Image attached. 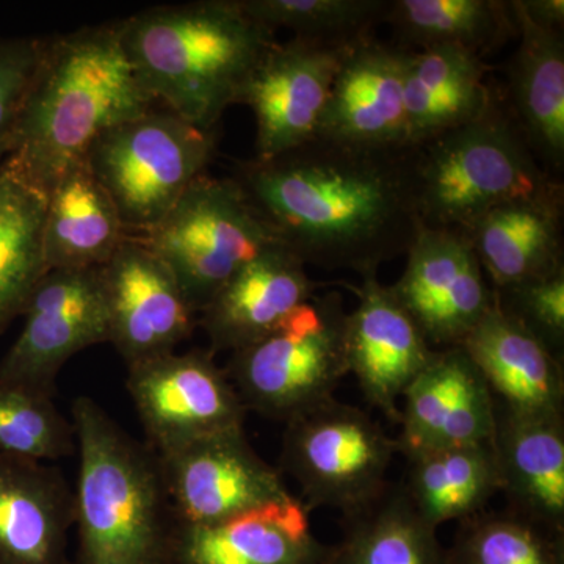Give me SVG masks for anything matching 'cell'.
<instances>
[{
    "label": "cell",
    "mask_w": 564,
    "mask_h": 564,
    "mask_svg": "<svg viewBox=\"0 0 564 564\" xmlns=\"http://www.w3.org/2000/svg\"><path fill=\"white\" fill-rule=\"evenodd\" d=\"M284 423L281 474L299 484V499L311 511L332 508L345 518L388 488L399 444L359 408L333 397Z\"/></svg>",
    "instance_id": "ba28073f"
},
{
    "label": "cell",
    "mask_w": 564,
    "mask_h": 564,
    "mask_svg": "<svg viewBox=\"0 0 564 564\" xmlns=\"http://www.w3.org/2000/svg\"><path fill=\"white\" fill-rule=\"evenodd\" d=\"M408 57L410 51L372 36L348 47L334 76L317 137L361 147L411 144L404 111Z\"/></svg>",
    "instance_id": "ac0fdd59"
},
{
    "label": "cell",
    "mask_w": 564,
    "mask_h": 564,
    "mask_svg": "<svg viewBox=\"0 0 564 564\" xmlns=\"http://www.w3.org/2000/svg\"><path fill=\"white\" fill-rule=\"evenodd\" d=\"M403 456L434 448L492 443L497 403L484 375L462 347L434 351L400 404Z\"/></svg>",
    "instance_id": "e0dca14e"
},
{
    "label": "cell",
    "mask_w": 564,
    "mask_h": 564,
    "mask_svg": "<svg viewBox=\"0 0 564 564\" xmlns=\"http://www.w3.org/2000/svg\"><path fill=\"white\" fill-rule=\"evenodd\" d=\"M76 432L54 395L0 381V454L57 462L76 454Z\"/></svg>",
    "instance_id": "836d02e7"
},
{
    "label": "cell",
    "mask_w": 564,
    "mask_h": 564,
    "mask_svg": "<svg viewBox=\"0 0 564 564\" xmlns=\"http://www.w3.org/2000/svg\"><path fill=\"white\" fill-rule=\"evenodd\" d=\"M484 58L456 47L410 52L404 70V111L411 144L433 139L480 117L494 90Z\"/></svg>",
    "instance_id": "484cf974"
},
{
    "label": "cell",
    "mask_w": 564,
    "mask_h": 564,
    "mask_svg": "<svg viewBox=\"0 0 564 564\" xmlns=\"http://www.w3.org/2000/svg\"><path fill=\"white\" fill-rule=\"evenodd\" d=\"M404 459V492L423 521L434 529L481 513L500 492L492 443L434 448Z\"/></svg>",
    "instance_id": "83f0119b"
},
{
    "label": "cell",
    "mask_w": 564,
    "mask_h": 564,
    "mask_svg": "<svg viewBox=\"0 0 564 564\" xmlns=\"http://www.w3.org/2000/svg\"><path fill=\"white\" fill-rule=\"evenodd\" d=\"M397 302L434 350L459 347L496 304V296L466 234L423 228L406 252Z\"/></svg>",
    "instance_id": "4fadbf2b"
},
{
    "label": "cell",
    "mask_w": 564,
    "mask_h": 564,
    "mask_svg": "<svg viewBox=\"0 0 564 564\" xmlns=\"http://www.w3.org/2000/svg\"><path fill=\"white\" fill-rule=\"evenodd\" d=\"M282 247L304 265L377 274L423 228L415 144L361 147L315 137L234 176Z\"/></svg>",
    "instance_id": "6da1fadb"
},
{
    "label": "cell",
    "mask_w": 564,
    "mask_h": 564,
    "mask_svg": "<svg viewBox=\"0 0 564 564\" xmlns=\"http://www.w3.org/2000/svg\"><path fill=\"white\" fill-rule=\"evenodd\" d=\"M79 454L73 564H177L181 522L161 459L90 397L73 403Z\"/></svg>",
    "instance_id": "277c9868"
},
{
    "label": "cell",
    "mask_w": 564,
    "mask_h": 564,
    "mask_svg": "<svg viewBox=\"0 0 564 564\" xmlns=\"http://www.w3.org/2000/svg\"><path fill=\"white\" fill-rule=\"evenodd\" d=\"M516 9L529 18L533 24L544 29L563 31L564 2L563 0H513Z\"/></svg>",
    "instance_id": "8d00e7d4"
},
{
    "label": "cell",
    "mask_w": 564,
    "mask_h": 564,
    "mask_svg": "<svg viewBox=\"0 0 564 564\" xmlns=\"http://www.w3.org/2000/svg\"><path fill=\"white\" fill-rule=\"evenodd\" d=\"M352 289L358 303L347 315L345 351L348 375L364 399L392 423H400V404L408 386L425 369L434 348L411 315L377 274Z\"/></svg>",
    "instance_id": "2e32d148"
},
{
    "label": "cell",
    "mask_w": 564,
    "mask_h": 564,
    "mask_svg": "<svg viewBox=\"0 0 564 564\" xmlns=\"http://www.w3.org/2000/svg\"><path fill=\"white\" fill-rule=\"evenodd\" d=\"M447 564H564V533L514 511L481 513L459 522Z\"/></svg>",
    "instance_id": "1f68e13d"
},
{
    "label": "cell",
    "mask_w": 564,
    "mask_h": 564,
    "mask_svg": "<svg viewBox=\"0 0 564 564\" xmlns=\"http://www.w3.org/2000/svg\"><path fill=\"white\" fill-rule=\"evenodd\" d=\"M128 370V391L158 455L243 426L247 408L212 350L173 351Z\"/></svg>",
    "instance_id": "30bf717a"
},
{
    "label": "cell",
    "mask_w": 564,
    "mask_h": 564,
    "mask_svg": "<svg viewBox=\"0 0 564 564\" xmlns=\"http://www.w3.org/2000/svg\"><path fill=\"white\" fill-rule=\"evenodd\" d=\"M519 43L508 65L507 104L545 172L564 166V35L533 24L510 0Z\"/></svg>",
    "instance_id": "d4e9b609"
},
{
    "label": "cell",
    "mask_w": 564,
    "mask_h": 564,
    "mask_svg": "<svg viewBox=\"0 0 564 564\" xmlns=\"http://www.w3.org/2000/svg\"><path fill=\"white\" fill-rule=\"evenodd\" d=\"M415 192L425 228L466 231L494 207L554 195L563 185L534 158L494 91L480 117L415 144Z\"/></svg>",
    "instance_id": "5b68a950"
},
{
    "label": "cell",
    "mask_w": 564,
    "mask_h": 564,
    "mask_svg": "<svg viewBox=\"0 0 564 564\" xmlns=\"http://www.w3.org/2000/svg\"><path fill=\"white\" fill-rule=\"evenodd\" d=\"M181 525H212L292 497L280 469L265 462L243 426L159 455Z\"/></svg>",
    "instance_id": "7c38bea8"
},
{
    "label": "cell",
    "mask_w": 564,
    "mask_h": 564,
    "mask_svg": "<svg viewBox=\"0 0 564 564\" xmlns=\"http://www.w3.org/2000/svg\"><path fill=\"white\" fill-rule=\"evenodd\" d=\"M328 545L292 496L212 525H181L177 564H321Z\"/></svg>",
    "instance_id": "44dd1931"
},
{
    "label": "cell",
    "mask_w": 564,
    "mask_h": 564,
    "mask_svg": "<svg viewBox=\"0 0 564 564\" xmlns=\"http://www.w3.org/2000/svg\"><path fill=\"white\" fill-rule=\"evenodd\" d=\"M47 39L0 36V166L9 159Z\"/></svg>",
    "instance_id": "d590c367"
},
{
    "label": "cell",
    "mask_w": 564,
    "mask_h": 564,
    "mask_svg": "<svg viewBox=\"0 0 564 564\" xmlns=\"http://www.w3.org/2000/svg\"><path fill=\"white\" fill-rule=\"evenodd\" d=\"M384 21L410 52L456 47L484 58L518 36L510 0H395Z\"/></svg>",
    "instance_id": "f546056e"
},
{
    "label": "cell",
    "mask_w": 564,
    "mask_h": 564,
    "mask_svg": "<svg viewBox=\"0 0 564 564\" xmlns=\"http://www.w3.org/2000/svg\"><path fill=\"white\" fill-rule=\"evenodd\" d=\"M109 344L133 366L176 350L198 326V313L165 262L128 236L101 267Z\"/></svg>",
    "instance_id": "5bb4252c"
},
{
    "label": "cell",
    "mask_w": 564,
    "mask_h": 564,
    "mask_svg": "<svg viewBox=\"0 0 564 564\" xmlns=\"http://www.w3.org/2000/svg\"><path fill=\"white\" fill-rule=\"evenodd\" d=\"M46 207V193L7 163L0 166V336L50 272L43 248Z\"/></svg>",
    "instance_id": "4dcf8cb0"
},
{
    "label": "cell",
    "mask_w": 564,
    "mask_h": 564,
    "mask_svg": "<svg viewBox=\"0 0 564 564\" xmlns=\"http://www.w3.org/2000/svg\"><path fill=\"white\" fill-rule=\"evenodd\" d=\"M74 489L61 469L0 454V564H73Z\"/></svg>",
    "instance_id": "ffe728a7"
},
{
    "label": "cell",
    "mask_w": 564,
    "mask_h": 564,
    "mask_svg": "<svg viewBox=\"0 0 564 564\" xmlns=\"http://www.w3.org/2000/svg\"><path fill=\"white\" fill-rule=\"evenodd\" d=\"M217 133L151 109L104 132L85 162L117 207L129 236L158 226L204 176Z\"/></svg>",
    "instance_id": "8992f818"
},
{
    "label": "cell",
    "mask_w": 564,
    "mask_h": 564,
    "mask_svg": "<svg viewBox=\"0 0 564 564\" xmlns=\"http://www.w3.org/2000/svg\"><path fill=\"white\" fill-rule=\"evenodd\" d=\"M154 106L126 52L120 21L47 39L6 163L50 198L104 132Z\"/></svg>",
    "instance_id": "7a4b0ae2"
},
{
    "label": "cell",
    "mask_w": 564,
    "mask_h": 564,
    "mask_svg": "<svg viewBox=\"0 0 564 564\" xmlns=\"http://www.w3.org/2000/svg\"><path fill=\"white\" fill-rule=\"evenodd\" d=\"M321 564H447L437 529L414 510L402 484L358 513L343 518V534Z\"/></svg>",
    "instance_id": "f1b7e54d"
},
{
    "label": "cell",
    "mask_w": 564,
    "mask_h": 564,
    "mask_svg": "<svg viewBox=\"0 0 564 564\" xmlns=\"http://www.w3.org/2000/svg\"><path fill=\"white\" fill-rule=\"evenodd\" d=\"M563 192L494 207L466 231L494 293L564 269Z\"/></svg>",
    "instance_id": "603a6c76"
},
{
    "label": "cell",
    "mask_w": 564,
    "mask_h": 564,
    "mask_svg": "<svg viewBox=\"0 0 564 564\" xmlns=\"http://www.w3.org/2000/svg\"><path fill=\"white\" fill-rule=\"evenodd\" d=\"M318 284L281 243L263 250L215 293L198 315L210 350L236 351L261 339L315 295Z\"/></svg>",
    "instance_id": "d6986e66"
},
{
    "label": "cell",
    "mask_w": 564,
    "mask_h": 564,
    "mask_svg": "<svg viewBox=\"0 0 564 564\" xmlns=\"http://www.w3.org/2000/svg\"><path fill=\"white\" fill-rule=\"evenodd\" d=\"M459 347L484 375L492 395L502 400L503 410L538 417L563 415V359L497 304Z\"/></svg>",
    "instance_id": "7402d4cb"
},
{
    "label": "cell",
    "mask_w": 564,
    "mask_h": 564,
    "mask_svg": "<svg viewBox=\"0 0 564 564\" xmlns=\"http://www.w3.org/2000/svg\"><path fill=\"white\" fill-rule=\"evenodd\" d=\"M350 47V46H348ZM348 47L293 36L262 58L240 93L256 118V158L269 161L317 137Z\"/></svg>",
    "instance_id": "9a60e30c"
},
{
    "label": "cell",
    "mask_w": 564,
    "mask_h": 564,
    "mask_svg": "<svg viewBox=\"0 0 564 564\" xmlns=\"http://www.w3.org/2000/svg\"><path fill=\"white\" fill-rule=\"evenodd\" d=\"M245 13L265 28L289 29L299 39L348 47L369 39L384 21L388 0H239Z\"/></svg>",
    "instance_id": "d6a6232c"
},
{
    "label": "cell",
    "mask_w": 564,
    "mask_h": 564,
    "mask_svg": "<svg viewBox=\"0 0 564 564\" xmlns=\"http://www.w3.org/2000/svg\"><path fill=\"white\" fill-rule=\"evenodd\" d=\"M510 511L564 533V419L497 410L492 437Z\"/></svg>",
    "instance_id": "cb8c5ba5"
},
{
    "label": "cell",
    "mask_w": 564,
    "mask_h": 564,
    "mask_svg": "<svg viewBox=\"0 0 564 564\" xmlns=\"http://www.w3.org/2000/svg\"><path fill=\"white\" fill-rule=\"evenodd\" d=\"M496 304L556 358L564 351V269L511 291L494 293Z\"/></svg>",
    "instance_id": "e575fe53"
},
{
    "label": "cell",
    "mask_w": 564,
    "mask_h": 564,
    "mask_svg": "<svg viewBox=\"0 0 564 564\" xmlns=\"http://www.w3.org/2000/svg\"><path fill=\"white\" fill-rule=\"evenodd\" d=\"M99 269L44 274L25 304L20 337L0 361V381L54 395L62 367L76 352L109 343Z\"/></svg>",
    "instance_id": "8fae6325"
},
{
    "label": "cell",
    "mask_w": 564,
    "mask_h": 564,
    "mask_svg": "<svg viewBox=\"0 0 564 564\" xmlns=\"http://www.w3.org/2000/svg\"><path fill=\"white\" fill-rule=\"evenodd\" d=\"M340 293L314 295L261 339L231 352L225 372L248 410L289 421L333 399L348 375Z\"/></svg>",
    "instance_id": "52a82bcc"
},
{
    "label": "cell",
    "mask_w": 564,
    "mask_h": 564,
    "mask_svg": "<svg viewBox=\"0 0 564 564\" xmlns=\"http://www.w3.org/2000/svg\"><path fill=\"white\" fill-rule=\"evenodd\" d=\"M129 234L110 196L80 161L47 198L43 248L47 270L99 269Z\"/></svg>",
    "instance_id": "4316f807"
},
{
    "label": "cell",
    "mask_w": 564,
    "mask_h": 564,
    "mask_svg": "<svg viewBox=\"0 0 564 564\" xmlns=\"http://www.w3.org/2000/svg\"><path fill=\"white\" fill-rule=\"evenodd\" d=\"M121 22L122 43L152 99L215 131L223 113L278 43L239 0L162 6Z\"/></svg>",
    "instance_id": "3957f363"
},
{
    "label": "cell",
    "mask_w": 564,
    "mask_h": 564,
    "mask_svg": "<svg viewBox=\"0 0 564 564\" xmlns=\"http://www.w3.org/2000/svg\"><path fill=\"white\" fill-rule=\"evenodd\" d=\"M140 239L169 265L198 315L237 270L280 243L234 177L207 174Z\"/></svg>",
    "instance_id": "9c48e42d"
}]
</instances>
